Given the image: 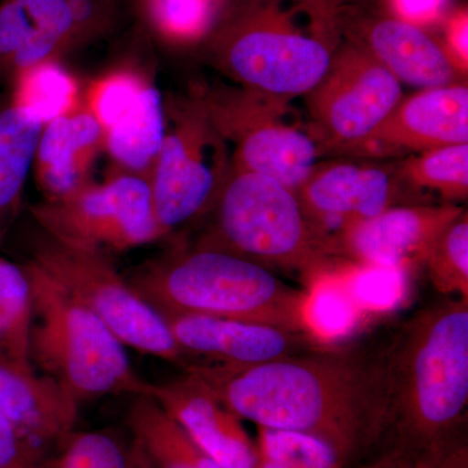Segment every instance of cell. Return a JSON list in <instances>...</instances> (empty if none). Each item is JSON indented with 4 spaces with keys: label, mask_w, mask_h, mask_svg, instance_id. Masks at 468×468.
<instances>
[{
    "label": "cell",
    "mask_w": 468,
    "mask_h": 468,
    "mask_svg": "<svg viewBox=\"0 0 468 468\" xmlns=\"http://www.w3.org/2000/svg\"><path fill=\"white\" fill-rule=\"evenodd\" d=\"M202 381L242 421L319 437L349 466L385 439L387 401L378 358L316 347L255 366L192 363Z\"/></svg>",
    "instance_id": "1"
},
{
    "label": "cell",
    "mask_w": 468,
    "mask_h": 468,
    "mask_svg": "<svg viewBox=\"0 0 468 468\" xmlns=\"http://www.w3.org/2000/svg\"><path fill=\"white\" fill-rule=\"evenodd\" d=\"M378 362L390 451L420 460L464 440L468 298H448L418 311Z\"/></svg>",
    "instance_id": "2"
},
{
    "label": "cell",
    "mask_w": 468,
    "mask_h": 468,
    "mask_svg": "<svg viewBox=\"0 0 468 468\" xmlns=\"http://www.w3.org/2000/svg\"><path fill=\"white\" fill-rule=\"evenodd\" d=\"M163 318L212 316L261 323L310 335L309 292L230 252L176 248L126 277Z\"/></svg>",
    "instance_id": "3"
},
{
    "label": "cell",
    "mask_w": 468,
    "mask_h": 468,
    "mask_svg": "<svg viewBox=\"0 0 468 468\" xmlns=\"http://www.w3.org/2000/svg\"><path fill=\"white\" fill-rule=\"evenodd\" d=\"M294 0H230L205 38L212 64L243 90L285 103L324 75L335 48L297 24Z\"/></svg>",
    "instance_id": "4"
},
{
    "label": "cell",
    "mask_w": 468,
    "mask_h": 468,
    "mask_svg": "<svg viewBox=\"0 0 468 468\" xmlns=\"http://www.w3.org/2000/svg\"><path fill=\"white\" fill-rule=\"evenodd\" d=\"M209 211L214 218L197 246L300 273L309 285L341 270L335 246L310 223L297 194L267 176L232 168Z\"/></svg>",
    "instance_id": "5"
},
{
    "label": "cell",
    "mask_w": 468,
    "mask_h": 468,
    "mask_svg": "<svg viewBox=\"0 0 468 468\" xmlns=\"http://www.w3.org/2000/svg\"><path fill=\"white\" fill-rule=\"evenodd\" d=\"M32 289L29 359L80 405L109 396H147L122 341L33 261L23 264Z\"/></svg>",
    "instance_id": "6"
},
{
    "label": "cell",
    "mask_w": 468,
    "mask_h": 468,
    "mask_svg": "<svg viewBox=\"0 0 468 468\" xmlns=\"http://www.w3.org/2000/svg\"><path fill=\"white\" fill-rule=\"evenodd\" d=\"M32 261L109 326L124 346L183 369L192 365L165 319L120 275L109 255L43 233L34 243Z\"/></svg>",
    "instance_id": "7"
},
{
    "label": "cell",
    "mask_w": 468,
    "mask_h": 468,
    "mask_svg": "<svg viewBox=\"0 0 468 468\" xmlns=\"http://www.w3.org/2000/svg\"><path fill=\"white\" fill-rule=\"evenodd\" d=\"M43 233L58 241L104 252H122L162 239L149 178L122 174L101 184L32 208Z\"/></svg>",
    "instance_id": "8"
},
{
    "label": "cell",
    "mask_w": 468,
    "mask_h": 468,
    "mask_svg": "<svg viewBox=\"0 0 468 468\" xmlns=\"http://www.w3.org/2000/svg\"><path fill=\"white\" fill-rule=\"evenodd\" d=\"M202 106L218 135L232 141L237 171L267 176L297 193L318 163V144L277 119L282 101L243 90L209 94Z\"/></svg>",
    "instance_id": "9"
},
{
    "label": "cell",
    "mask_w": 468,
    "mask_h": 468,
    "mask_svg": "<svg viewBox=\"0 0 468 468\" xmlns=\"http://www.w3.org/2000/svg\"><path fill=\"white\" fill-rule=\"evenodd\" d=\"M180 113L149 178L163 239L209 212L226 180L220 154L211 153L221 137L202 104Z\"/></svg>",
    "instance_id": "10"
},
{
    "label": "cell",
    "mask_w": 468,
    "mask_h": 468,
    "mask_svg": "<svg viewBox=\"0 0 468 468\" xmlns=\"http://www.w3.org/2000/svg\"><path fill=\"white\" fill-rule=\"evenodd\" d=\"M329 143L349 147L371 134L402 100V84L356 43L343 39L318 84L306 95Z\"/></svg>",
    "instance_id": "11"
},
{
    "label": "cell",
    "mask_w": 468,
    "mask_h": 468,
    "mask_svg": "<svg viewBox=\"0 0 468 468\" xmlns=\"http://www.w3.org/2000/svg\"><path fill=\"white\" fill-rule=\"evenodd\" d=\"M116 0L0 2V82L109 32Z\"/></svg>",
    "instance_id": "12"
},
{
    "label": "cell",
    "mask_w": 468,
    "mask_h": 468,
    "mask_svg": "<svg viewBox=\"0 0 468 468\" xmlns=\"http://www.w3.org/2000/svg\"><path fill=\"white\" fill-rule=\"evenodd\" d=\"M341 41L360 46L401 84L423 89L463 84V77L427 30L399 20L380 5H356L341 15Z\"/></svg>",
    "instance_id": "13"
},
{
    "label": "cell",
    "mask_w": 468,
    "mask_h": 468,
    "mask_svg": "<svg viewBox=\"0 0 468 468\" xmlns=\"http://www.w3.org/2000/svg\"><path fill=\"white\" fill-rule=\"evenodd\" d=\"M397 181L383 168L316 163L295 194L310 223L337 250L335 243L347 229L393 207Z\"/></svg>",
    "instance_id": "14"
},
{
    "label": "cell",
    "mask_w": 468,
    "mask_h": 468,
    "mask_svg": "<svg viewBox=\"0 0 468 468\" xmlns=\"http://www.w3.org/2000/svg\"><path fill=\"white\" fill-rule=\"evenodd\" d=\"M460 144H468L466 84L423 89L401 100L371 134L349 149L397 155Z\"/></svg>",
    "instance_id": "15"
},
{
    "label": "cell",
    "mask_w": 468,
    "mask_h": 468,
    "mask_svg": "<svg viewBox=\"0 0 468 468\" xmlns=\"http://www.w3.org/2000/svg\"><path fill=\"white\" fill-rule=\"evenodd\" d=\"M176 343L192 363L255 366L322 346L311 335L279 326L212 316H167Z\"/></svg>",
    "instance_id": "16"
},
{
    "label": "cell",
    "mask_w": 468,
    "mask_h": 468,
    "mask_svg": "<svg viewBox=\"0 0 468 468\" xmlns=\"http://www.w3.org/2000/svg\"><path fill=\"white\" fill-rule=\"evenodd\" d=\"M463 211L454 203L393 206L347 229L335 243L338 255L359 266L409 270L424 263L440 234Z\"/></svg>",
    "instance_id": "17"
},
{
    "label": "cell",
    "mask_w": 468,
    "mask_h": 468,
    "mask_svg": "<svg viewBox=\"0 0 468 468\" xmlns=\"http://www.w3.org/2000/svg\"><path fill=\"white\" fill-rule=\"evenodd\" d=\"M190 440L221 468H258V448L241 419L199 378L184 372L168 383L150 384L149 394Z\"/></svg>",
    "instance_id": "18"
},
{
    "label": "cell",
    "mask_w": 468,
    "mask_h": 468,
    "mask_svg": "<svg viewBox=\"0 0 468 468\" xmlns=\"http://www.w3.org/2000/svg\"><path fill=\"white\" fill-rule=\"evenodd\" d=\"M80 403L52 378L0 353V414L43 445L75 430Z\"/></svg>",
    "instance_id": "19"
},
{
    "label": "cell",
    "mask_w": 468,
    "mask_h": 468,
    "mask_svg": "<svg viewBox=\"0 0 468 468\" xmlns=\"http://www.w3.org/2000/svg\"><path fill=\"white\" fill-rule=\"evenodd\" d=\"M101 144V126L86 106L43 126L33 171L46 201H58L89 183L86 172Z\"/></svg>",
    "instance_id": "20"
},
{
    "label": "cell",
    "mask_w": 468,
    "mask_h": 468,
    "mask_svg": "<svg viewBox=\"0 0 468 468\" xmlns=\"http://www.w3.org/2000/svg\"><path fill=\"white\" fill-rule=\"evenodd\" d=\"M167 133L162 94L146 82L103 131V144L122 172L150 178Z\"/></svg>",
    "instance_id": "21"
},
{
    "label": "cell",
    "mask_w": 468,
    "mask_h": 468,
    "mask_svg": "<svg viewBox=\"0 0 468 468\" xmlns=\"http://www.w3.org/2000/svg\"><path fill=\"white\" fill-rule=\"evenodd\" d=\"M43 126L0 94V246L20 211Z\"/></svg>",
    "instance_id": "22"
},
{
    "label": "cell",
    "mask_w": 468,
    "mask_h": 468,
    "mask_svg": "<svg viewBox=\"0 0 468 468\" xmlns=\"http://www.w3.org/2000/svg\"><path fill=\"white\" fill-rule=\"evenodd\" d=\"M126 424L155 468H221L151 397H134Z\"/></svg>",
    "instance_id": "23"
},
{
    "label": "cell",
    "mask_w": 468,
    "mask_h": 468,
    "mask_svg": "<svg viewBox=\"0 0 468 468\" xmlns=\"http://www.w3.org/2000/svg\"><path fill=\"white\" fill-rule=\"evenodd\" d=\"M8 84L9 101L43 125L77 107L76 81L57 58L17 73Z\"/></svg>",
    "instance_id": "24"
},
{
    "label": "cell",
    "mask_w": 468,
    "mask_h": 468,
    "mask_svg": "<svg viewBox=\"0 0 468 468\" xmlns=\"http://www.w3.org/2000/svg\"><path fill=\"white\" fill-rule=\"evenodd\" d=\"M396 177L412 189L439 194L446 201H463L468 194V144L409 156Z\"/></svg>",
    "instance_id": "25"
},
{
    "label": "cell",
    "mask_w": 468,
    "mask_h": 468,
    "mask_svg": "<svg viewBox=\"0 0 468 468\" xmlns=\"http://www.w3.org/2000/svg\"><path fill=\"white\" fill-rule=\"evenodd\" d=\"M32 289L26 268L0 258V353L24 365H32Z\"/></svg>",
    "instance_id": "26"
},
{
    "label": "cell",
    "mask_w": 468,
    "mask_h": 468,
    "mask_svg": "<svg viewBox=\"0 0 468 468\" xmlns=\"http://www.w3.org/2000/svg\"><path fill=\"white\" fill-rule=\"evenodd\" d=\"M340 271L319 277L307 288V324L319 345L349 335L359 323L360 311L345 288Z\"/></svg>",
    "instance_id": "27"
},
{
    "label": "cell",
    "mask_w": 468,
    "mask_h": 468,
    "mask_svg": "<svg viewBox=\"0 0 468 468\" xmlns=\"http://www.w3.org/2000/svg\"><path fill=\"white\" fill-rule=\"evenodd\" d=\"M147 26L167 41H205L220 9L215 0H140Z\"/></svg>",
    "instance_id": "28"
},
{
    "label": "cell",
    "mask_w": 468,
    "mask_h": 468,
    "mask_svg": "<svg viewBox=\"0 0 468 468\" xmlns=\"http://www.w3.org/2000/svg\"><path fill=\"white\" fill-rule=\"evenodd\" d=\"M428 276L448 298H468V215L466 209L445 228L428 251Z\"/></svg>",
    "instance_id": "29"
},
{
    "label": "cell",
    "mask_w": 468,
    "mask_h": 468,
    "mask_svg": "<svg viewBox=\"0 0 468 468\" xmlns=\"http://www.w3.org/2000/svg\"><path fill=\"white\" fill-rule=\"evenodd\" d=\"M258 452L292 468H346L340 452L319 437L292 431L257 428Z\"/></svg>",
    "instance_id": "30"
},
{
    "label": "cell",
    "mask_w": 468,
    "mask_h": 468,
    "mask_svg": "<svg viewBox=\"0 0 468 468\" xmlns=\"http://www.w3.org/2000/svg\"><path fill=\"white\" fill-rule=\"evenodd\" d=\"M37 468H126L128 446L107 431H73Z\"/></svg>",
    "instance_id": "31"
},
{
    "label": "cell",
    "mask_w": 468,
    "mask_h": 468,
    "mask_svg": "<svg viewBox=\"0 0 468 468\" xmlns=\"http://www.w3.org/2000/svg\"><path fill=\"white\" fill-rule=\"evenodd\" d=\"M341 280L360 313H385L401 303L406 292L405 270L384 266L347 267Z\"/></svg>",
    "instance_id": "32"
},
{
    "label": "cell",
    "mask_w": 468,
    "mask_h": 468,
    "mask_svg": "<svg viewBox=\"0 0 468 468\" xmlns=\"http://www.w3.org/2000/svg\"><path fill=\"white\" fill-rule=\"evenodd\" d=\"M46 448L0 414V468H37L48 455Z\"/></svg>",
    "instance_id": "33"
},
{
    "label": "cell",
    "mask_w": 468,
    "mask_h": 468,
    "mask_svg": "<svg viewBox=\"0 0 468 468\" xmlns=\"http://www.w3.org/2000/svg\"><path fill=\"white\" fill-rule=\"evenodd\" d=\"M309 20L311 29L335 48L341 42V15L356 5H377L378 0H294Z\"/></svg>",
    "instance_id": "34"
},
{
    "label": "cell",
    "mask_w": 468,
    "mask_h": 468,
    "mask_svg": "<svg viewBox=\"0 0 468 468\" xmlns=\"http://www.w3.org/2000/svg\"><path fill=\"white\" fill-rule=\"evenodd\" d=\"M385 11L390 15L427 30L432 27H442L451 14V0H378Z\"/></svg>",
    "instance_id": "35"
},
{
    "label": "cell",
    "mask_w": 468,
    "mask_h": 468,
    "mask_svg": "<svg viewBox=\"0 0 468 468\" xmlns=\"http://www.w3.org/2000/svg\"><path fill=\"white\" fill-rule=\"evenodd\" d=\"M443 51L462 75L468 72V12L467 7L452 8L442 24Z\"/></svg>",
    "instance_id": "36"
},
{
    "label": "cell",
    "mask_w": 468,
    "mask_h": 468,
    "mask_svg": "<svg viewBox=\"0 0 468 468\" xmlns=\"http://www.w3.org/2000/svg\"><path fill=\"white\" fill-rule=\"evenodd\" d=\"M410 461H412L415 468H468L466 440H462L439 454Z\"/></svg>",
    "instance_id": "37"
},
{
    "label": "cell",
    "mask_w": 468,
    "mask_h": 468,
    "mask_svg": "<svg viewBox=\"0 0 468 468\" xmlns=\"http://www.w3.org/2000/svg\"><path fill=\"white\" fill-rule=\"evenodd\" d=\"M126 468H155L140 443L132 439L128 445V463Z\"/></svg>",
    "instance_id": "38"
},
{
    "label": "cell",
    "mask_w": 468,
    "mask_h": 468,
    "mask_svg": "<svg viewBox=\"0 0 468 468\" xmlns=\"http://www.w3.org/2000/svg\"><path fill=\"white\" fill-rule=\"evenodd\" d=\"M380 460L381 468H415L412 461L402 457L399 452L390 451V449H388V451H385L380 455Z\"/></svg>",
    "instance_id": "39"
},
{
    "label": "cell",
    "mask_w": 468,
    "mask_h": 468,
    "mask_svg": "<svg viewBox=\"0 0 468 468\" xmlns=\"http://www.w3.org/2000/svg\"><path fill=\"white\" fill-rule=\"evenodd\" d=\"M258 455H260V458H258V468H292L285 464L284 462L277 461L275 458L266 457V455H261L260 452H258Z\"/></svg>",
    "instance_id": "40"
},
{
    "label": "cell",
    "mask_w": 468,
    "mask_h": 468,
    "mask_svg": "<svg viewBox=\"0 0 468 468\" xmlns=\"http://www.w3.org/2000/svg\"><path fill=\"white\" fill-rule=\"evenodd\" d=\"M358 468H381L380 457H378L377 460L369 461L367 463L360 464Z\"/></svg>",
    "instance_id": "41"
},
{
    "label": "cell",
    "mask_w": 468,
    "mask_h": 468,
    "mask_svg": "<svg viewBox=\"0 0 468 468\" xmlns=\"http://www.w3.org/2000/svg\"><path fill=\"white\" fill-rule=\"evenodd\" d=\"M215 2H217L218 9H220V15H221V12L224 11V8L227 7L228 3H229L230 0H215Z\"/></svg>",
    "instance_id": "42"
},
{
    "label": "cell",
    "mask_w": 468,
    "mask_h": 468,
    "mask_svg": "<svg viewBox=\"0 0 468 468\" xmlns=\"http://www.w3.org/2000/svg\"><path fill=\"white\" fill-rule=\"evenodd\" d=\"M0 2H3V0H0Z\"/></svg>",
    "instance_id": "43"
}]
</instances>
